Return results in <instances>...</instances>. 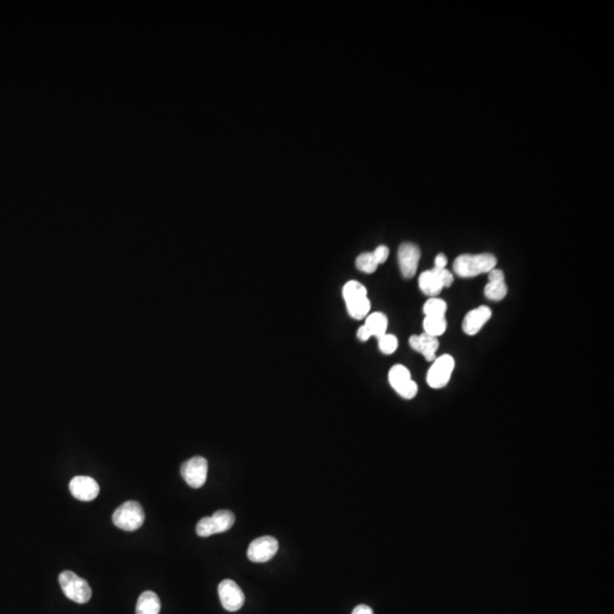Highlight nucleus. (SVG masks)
Here are the masks:
<instances>
[{
    "label": "nucleus",
    "instance_id": "obj_1",
    "mask_svg": "<svg viewBox=\"0 0 614 614\" xmlns=\"http://www.w3.org/2000/svg\"><path fill=\"white\" fill-rule=\"evenodd\" d=\"M498 264L494 255H461L454 260L453 269L455 275L461 278H472L483 273L490 272Z\"/></svg>",
    "mask_w": 614,
    "mask_h": 614
},
{
    "label": "nucleus",
    "instance_id": "obj_2",
    "mask_svg": "<svg viewBox=\"0 0 614 614\" xmlns=\"http://www.w3.org/2000/svg\"><path fill=\"white\" fill-rule=\"evenodd\" d=\"M59 585L68 600L78 604H85L90 601L92 591L87 580L82 579L72 571H63L59 577Z\"/></svg>",
    "mask_w": 614,
    "mask_h": 614
},
{
    "label": "nucleus",
    "instance_id": "obj_3",
    "mask_svg": "<svg viewBox=\"0 0 614 614\" xmlns=\"http://www.w3.org/2000/svg\"><path fill=\"white\" fill-rule=\"evenodd\" d=\"M145 522V512L143 506L136 502L129 500L119 506L113 513V524L126 531H135L139 529Z\"/></svg>",
    "mask_w": 614,
    "mask_h": 614
},
{
    "label": "nucleus",
    "instance_id": "obj_4",
    "mask_svg": "<svg viewBox=\"0 0 614 614\" xmlns=\"http://www.w3.org/2000/svg\"><path fill=\"white\" fill-rule=\"evenodd\" d=\"M453 281V275L448 270L433 267V270L421 273L419 278V287L424 295L437 297L443 288L452 286Z\"/></svg>",
    "mask_w": 614,
    "mask_h": 614
},
{
    "label": "nucleus",
    "instance_id": "obj_5",
    "mask_svg": "<svg viewBox=\"0 0 614 614\" xmlns=\"http://www.w3.org/2000/svg\"><path fill=\"white\" fill-rule=\"evenodd\" d=\"M234 514L228 510H219L212 517H205L197 524V535L200 537H210L215 534L228 531L234 524Z\"/></svg>",
    "mask_w": 614,
    "mask_h": 614
},
{
    "label": "nucleus",
    "instance_id": "obj_6",
    "mask_svg": "<svg viewBox=\"0 0 614 614\" xmlns=\"http://www.w3.org/2000/svg\"><path fill=\"white\" fill-rule=\"evenodd\" d=\"M388 379L390 386L405 399H412L418 394V385L412 380L411 372L405 366L401 364L392 366Z\"/></svg>",
    "mask_w": 614,
    "mask_h": 614
},
{
    "label": "nucleus",
    "instance_id": "obj_7",
    "mask_svg": "<svg viewBox=\"0 0 614 614\" xmlns=\"http://www.w3.org/2000/svg\"><path fill=\"white\" fill-rule=\"evenodd\" d=\"M454 366H455V361L450 355H443L436 359L428 371V385L433 389H440L447 386L453 373Z\"/></svg>",
    "mask_w": 614,
    "mask_h": 614
},
{
    "label": "nucleus",
    "instance_id": "obj_8",
    "mask_svg": "<svg viewBox=\"0 0 614 614\" xmlns=\"http://www.w3.org/2000/svg\"><path fill=\"white\" fill-rule=\"evenodd\" d=\"M207 471V459L202 457H195L182 464L181 476L191 488L198 489L206 483Z\"/></svg>",
    "mask_w": 614,
    "mask_h": 614
},
{
    "label": "nucleus",
    "instance_id": "obj_9",
    "mask_svg": "<svg viewBox=\"0 0 614 614\" xmlns=\"http://www.w3.org/2000/svg\"><path fill=\"white\" fill-rule=\"evenodd\" d=\"M278 548L279 543L275 537L263 536L251 543L247 550V556L255 563H264L275 558Z\"/></svg>",
    "mask_w": 614,
    "mask_h": 614
},
{
    "label": "nucleus",
    "instance_id": "obj_10",
    "mask_svg": "<svg viewBox=\"0 0 614 614\" xmlns=\"http://www.w3.org/2000/svg\"><path fill=\"white\" fill-rule=\"evenodd\" d=\"M219 596L223 608L229 612L239 611L245 604V595L234 580L225 579L219 582Z\"/></svg>",
    "mask_w": 614,
    "mask_h": 614
},
{
    "label": "nucleus",
    "instance_id": "obj_11",
    "mask_svg": "<svg viewBox=\"0 0 614 614\" xmlns=\"http://www.w3.org/2000/svg\"><path fill=\"white\" fill-rule=\"evenodd\" d=\"M420 258L421 252L418 246L412 243H402L398 249V263L405 278L411 279L416 275Z\"/></svg>",
    "mask_w": 614,
    "mask_h": 614
},
{
    "label": "nucleus",
    "instance_id": "obj_12",
    "mask_svg": "<svg viewBox=\"0 0 614 614\" xmlns=\"http://www.w3.org/2000/svg\"><path fill=\"white\" fill-rule=\"evenodd\" d=\"M70 490L71 494L73 495V498L76 500L90 502L96 500L97 496L100 495V485L94 478L88 476H78L71 480Z\"/></svg>",
    "mask_w": 614,
    "mask_h": 614
},
{
    "label": "nucleus",
    "instance_id": "obj_13",
    "mask_svg": "<svg viewBox=\"0 0 614 614\" xmlns=\"http://www.w3.org/2000/svg\"><path fill=\"white\" fill-rule=\"evenodd\" d=\"M491 310L488 306H479L472 310L465 315L463 320L462 329L469 336L477 335L483 325L490 320Z\"/></svg>",
    "mask_w": 614,
    "mask_h": 614
},
{
    "label": "nucleus",
    "instance_id": "obj_14",
    "mask_svg": "<svg viewBox=\"0 0 614 614\" xmlns=\"http://www.w3.org/2000/svg\"><path fill=\"white\" fill-rule=\"evenodd\" d=\"M409 346L423 355L428 362L436 360V351L439 348V340L436 337L422 334L420 336H412L409 340Z\"/></svg>",
    "mask_w": 614,
    "mask_h": 614
},
{
    "label": "nucleus",
    "instance_id": "obj_15",
    "mask_svg": "<svg viewBox=\"0 0 614 614\" xmlns=\"http://www.w3.org/2000/svg\"><path fill=\"white\" fill-rule=\"evenodd\" d=\"M161 601L154 591H147L138 598L136 614H159Z\"/></svg>",
    "mask_w": 614,
    "mask_h": 614
},
{
    "label": "nucleus",
    "instance_id": "obj_16",
    "mask_svg": "<svg viewBox=\"0 0 614 614\" xmlns=\"http://www.w3.org/2000/svg\"><path fill=\"white\" fill-rule=\"evenodd\" d=\"M366 325L371 337H377L378 339H379L383 335L387 334L388 319H387V316L385 314L375 312V313L370 314L366 318V325Z\"/></svg>",
    "mask_w": 614,
    "mask_h": 614
},
{
    "label": "nucleus",
    "instance_id": "obj_17",
    "mask_svg": "<svg viewBox=\"0 0 614 614\" xmlns=\"http://www.w3.org/2000/svg\"><path fill=\"white\" fill-rule=\"evenodd\" d=\"M424 334L429 336H442L447 329V321L445 316H426L423 320Z\"/></svg>",
    "mask_w": 614,
    "mask_h": 614
},
{
    "label": "nucleus",
    "instance_id": "obj_18",
    "mask_svg": "<svg viewBox=\"0 0 614 614\" xmlns=\"http://www.w3.org/2000/svg\"><path fill=\"white\" fill-rule=\"evenodd\" d=\"M347 306L348 313L355 320H362L368 315V312L371 310V303L368 301V297H362V299H355L346 304Z\"/></svg>",
    "mask_w": 614,
    "mask_h": 614
},
{
    "label": "nucleus",
    "instance_id": "obj_19",
    "mask_svg": "<svg viewBox=\"0 0 614 614\" xmlns=\"http://www.w3.org/2000/svg\"><path fill=\"white\" fill-rule=\"evenodd\" d=\"M342 297L345 301L346 304L355 301V299H362V297H368V291L366 287L363 286L357 281H349L342 288Z\"/></svg>",
    "mask_w": 614,
    "mask_h": 614
},
{
    "label": "nucleus",
    "instance_id": "obj_20",
    "mask_svg": "<svg viewBox=\"0 0 614 614\" xmlns=\"http://www.w3.org/2000/svg\"><path fill=\"white\" fill-rule=\"evenodd\" d=\"M447 304L443 299L431 297L424 303L423 313L426 316H445Z\"/></svg>",
    "mask_w": 614,
    "mask_h": 614
},
{
    "label": "nucleus",
    "instance_id": "obj_21",
    "mask_svg": "<svg viewBox=\"0 0 614 614\" xmlns=\"http://www.w3.org/2000/svg\"><path fill=\"white\" fill-rule=\"evenodd\" d=\"M485 295L490 301H500L505 299L507 295V287L505 281L503 282H488L485 287Z\"/></svg>",
    "mask_w": 614,
    "mask_h": 614
},
{
    "label": "nucleus",
    "instance_id": "obj_22",
    "mask_svg": "<svg viewBox=\"0 0 614 614\" xmlns=\"http://www.w3.org/2000/svg\"><path fill=\"white\" fill-rule=\"evenodd\" d=\"M378 265L379 264L377 263L372 253H363L356 258L357 269L362 272L368 273V275L375 273L377 271Z\"/></svg>",
    "mask_w": 614,
    "mask_h": 614
},
{
    "label": "nucleus",
    "instance_id": "obj_23",
    "mask_svg": "<svg viewBox=\"0 0 614 614\" xmlns=\"http://www.w3.org/2000/svg\"><path fill=\"white\" fill-rule=\"evenodd\" d=\"M379 342V348L383 351V354L390 355L395 353L398 347V339L394 335H383L381 338L378 339Z\"/></svg>",
    "mask_w": 614,
    "mask_h": 614
},
{
    "label": "nucleus",
    "instance_id": "obj_24",
    "mask_svg": "<svg viewBox=\"0 0 614 614\" xmlns=\"http://www.w3.org/2000/svg\"><path fill=\"white\" fill-rule=\"evenodd\" d=\"M372 254H373V258L377 260L378 264L385 263L389 256L388 247H386V246H379Z\"/></svg>",
    "mask_w": 614,
    "mask_h": 614
},
{
    "label": "nucleus",
    "instance_id": "obj_25",
    "mask_svg": "<svg viewBox=\"0 0 614 614\" xmlns=\"http://www.w3.org/2000/svg\"><path fill=\"white\" fill-rule=\"evenodd\" d=\"M488 279L489 282H503L504 279V273L502 270L498 269H493L490 272H488Z\"/></svg>",
    "mask_w": 614,
    "mask_h": 614
},
{
    "label": "nucleus",
    "instance_id": "obj_26",
    "mask_svg": "<svg viewBox=\"0 0 614 614\" xmlns=\"http://www.w3.org/2000/svg\"><path fill=\"white\" fill-rule=\"evenodd\" d=\"M447 262V258L444 254L437 255L436 258H435V267H437V269H446Z\"/></svg>",
    "mask_w": 614,
    "mask_h": 614
},
{
    "label": "nucleus",
    "instance_id": "obj_27",
    "mask_svg": "<svg viewBox=\"0 0 614 614\" xmlns=\"http://www.w3.org/2000/svg\"><path fill=\"white\" fill-rule=\"evenodd\" d=\"M370 337H371V335L368 332L366 325H363L362 327H360V329L357 331V338H359L361 342H366Z\"/></svg>",
    "mask_w": 614,
    "mask_h": 614
},
{
    "label": "nucleus",
    "instance_id": "obj_28",
    "mask_svg": "<svg viewBox=\"0 0 614 614\" xmlns=\"http://www.w3.org/2000/svg\"><path fill=\"white\" fill-rule=\"evenodd\" d=\"M351 614H373V611H372V608L370 606L361 604V606H356L353 610V613Z\"/></svg>",
    "mask_w": 614,
    "mask_h": 614
}]
</instances>
